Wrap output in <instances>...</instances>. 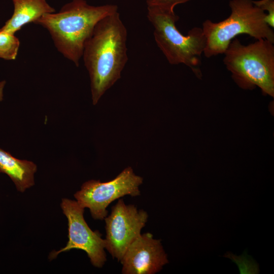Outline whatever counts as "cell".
Instances as JSON below:
<instances>
[{"instance_id":"cell-13","label":"cell","mask_w":274,"mask_h":274,"mask_svg":"<svg viewBox=\"0 0 274 274\" xmlns=\"http://www.w3.org/2000/svg\"><path fill=\"white\" fill-rule=\"evenodd\" d=\"M224 257L231 259L237 265L241 274H257L259 272L258 263L247 254V250L240 256L227 252Z\"/></svg>"},{"instance_id":"cell-12","label":"cell","mask_w":274,"mask_h":274,"mask_svg":"<svg viewBox=\"0 0 274 274\" xmlns=\"http://www.w3.org/2000/svg\"><path fill=\"white\" fill-rule=\"evenodd\" d=\"M19 47V40L15 35L0 31V58L7 60H15Z\"/></svg>"},{"instance_id":"cell-3","label":"cell","mask_w":274,"mask_h":274,"mask_svg":"<svg viewBox=\"0 0 274 274\" xmlns=\"http://www.w3.org/2000/svg\"><path fill=\"white\" fill-rule=\"evenodd\" d=\"M229 7L231 13L226 19L218 22L206 20L202 23L206 57L224 54L231 41L241 34L274 43L273 31L265 21L266 13L256 6L253 0H231Z\"/></svg>"},{"instance_id":"cell-5","label":"cell","mask_w":274,"mask_h":274,"mask_svg":"<svg viewBox=\"0 0 274 274\" xmlns=\"http://www.w3.org/2000/svg\"><path fill=\"white\" fill-rule=\"evenodd\" d=\"M148 19L154 28L155 42L171 64L183 63L200 78V57L206 45L202 28L194 27L187 36L177 28L179 17L174 11L148 7Z\"/></svg>"},{"instance_id":"cell-7","label":"cell","mask_w":274,"mask_h":274,"mask_svg":"<svg viewBox=\"0 0 274 274\" xmlns=\"http://www.w3.org/2000/svg\"><path fill=\"white\" fill-rule=\"evenodd\" d=\"M148 215L133 204H126L122 199L112 208L105 217V249L112 256L120 261L131 243L141 233L148 221Z\"/></svg>"},{"instance_id":"cell-9","label":"cell","mask_w":274,"mask_h":274,"mask_svg":"<svg viewBox=\"0 0 274 274\" xmlns=\"http://www.w3.org/2000/svg\"><path fill=\"white\" fill-rule=\"evenodd\" d=\"M123 274H154L168 263L160 239L149 232L141 234L120 260Z\"/></svg>"},{"instance_id":"cell-11","label":"cell","mask_w":274,"mask_h":274,"mask_svg":"<svg viewBox=\"0 0 274 274\" xmlns=\"http://www.w3.org/2000/svg\"><path fill=\"white\" fill-rule=\"evenodd\" d=\"M37 169L33 162L17 159L0 148V173L8 175L18 191L23 192L34 185Z\"/></svg>"},{"instance_id":"cell-10","label":"cell","mask_w":274,"mask_h":274,"mask_svg":"<svg viewBox=\"0 0 274 274\" xmlns=\"http://www.w3.org/2000/svg\"><path fill=\"white\" fill-rule=\"evenodd\" d=\"M13 13L0 31L15 35L25 25L33 23L45 14L55 12L47 0H12Z\"/></svg>"},{"instance_id":"cell-6","label":"cell","mask_w":274,"mask_h":274,"mask_svg":"<svg viewBox=\"0 0 274 274\" xmlns=\"http://www.w3.org/2000/svg\"><path fill=\"white\" fill-rule=\"evenodd\" d=\"M143 180L128 166L110 181L92 180L85 182L74 196L81 206L89 209L94 219L103 220L108 215L107 208L112 201L125 195H140L139 186Z\"/></svg>"},{"instance_id":"cell-4","label":"cell","mask_w":274,"mask_h":274,"mask_svg":"<svg viewBox=\"0 0 274 274\" xmlns=\"http://www.w3.org/2000/svg\"><path fill=\"white\" fill-rule=\"evenodd\" d=\"M265 39L248 45L234 39L224 52L223 62L242 88H260L265 95L274 96V46Z\"/></svg>"},{"instance_id":"cell-1","label":"cell","mask_w":274,"mask_h":274,"mask_svg":"<svg viewBox=\"0 0 274 274\" xmlns=\"http://www.w3.org/2000/svg\"><path fill=\"white\" fill-rule=\"evenodd\" d=\"M127 36L117 11L100 20L85 43L82 57L89 74L94 105L121 78L128 60Z\"/></svg>"},{"instance_id":"cell-16","label":"cell","mask_w":274,"mask_h":274,"mask_svg":"<svg viewBox=\"0 0 274 274\" xmlns=\"http://www.w3.org/2000/svg\"><path fill=\"white\" fill-rule=\"evenodd\" d=\"M6 84L5 80L0 81V102L3 101L4 98V89Z\"/></svg>"},{"instance_id":"cell-14","label":"cell","mask_w":274,"mask_h":274,"mask_svg":"<svg viewBox=\"0 0 274 274\" xmlns=\"http://www.w3.org/2000/svg\"><path fill=\"white\" fill-rule=\"evenodd\" d=\"M253 3L263 11H267L265 21L267 24L273 28L274 27V0L253 1Z\"/></svg>"},{"instance_id":"cell-15","label":"cell","mask_w":274,"mask_h":274,"mask_svg":"<svg viewBox=\"0 0 274 274\" xmlns=\"http://www.w3.org/2000/svg\"><path fill=\"white\" fill-rule=\"evenodd\" d=\"M192 0H147L148 7L157 8L162 10L174 11L175 7Z\"/></svg>"},{"instance_id":"cell-8","label":"cell","mask_w":274,"mask_h":274,"mask_svg":"<svg viewBox=\"0 0 274 274\" xmlns=\"http://www.w3.org/2000/svg\"><path fill=\"white\" fill-rule=\"evenodd\" d=\"M61 207L68 221V241L65 247L52 252L50 258L61 252L80 249L87 253L93 266L102 267L107 261L105 240L98 231H92L87 225L83 215L85 208L77 201L66 198L62 199Z\"/></svg>"},{"instance_id":"cell-2","label":"cell","mask_w":274,"mask_h":274,"mask_svg":"<svg viewBox=\"0 0 274 274\" xmlns=\"http://www.w3.org/2000/svg\"><path fill=\"white\" fill-rule=\"evenodd\" d=\"M117 11L115 5L94 6L85 0H73L58 12L45 14L34 23L46 28L57 50L78 66L85 43L96 23Z\"/></svg>"}]
</instances>
